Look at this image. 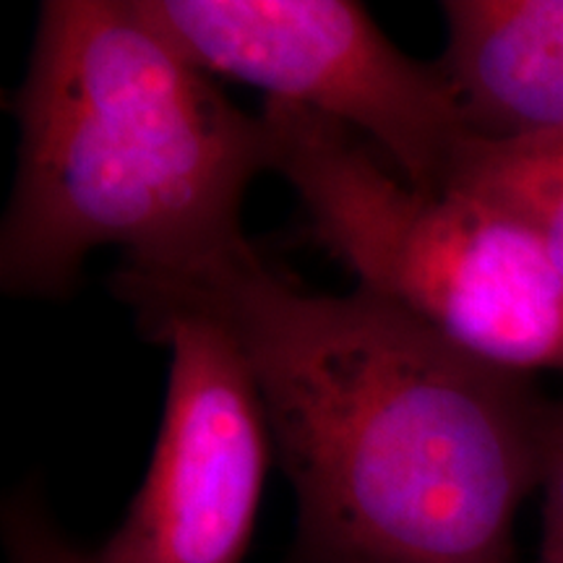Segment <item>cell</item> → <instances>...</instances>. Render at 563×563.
<instances>
[{
  "label": "cell",
  "mask_w": 563,
  "mask_h": 563,
  "mask_svg": "<svg viewBox=\"0 0 563 563\" xmlns=\"http://www.w3.org/2000/svg\"><path fill=\"white\" fill-rule=\"evenodd\" d=\"M133 311L207 316L262 391L298 496V563H514L561 407L363 287L313 295L245 249L178 277L121 269Z\"/></svg>",
  "instance_id": "6da1fadb"
},
{
  "label": "cell",
  "mask_w": 563,
  "mask_h": 563,
  "mask_svg": "<svg viewBox=\"0 0 563 563\" xmlns=\"http://www.w3.org/2000/svg\"><path fill=\"white\" fill-rule=\"evenodd\" d=\"M19 165L0 232V285L63 298L97 249L178 277L251 245L241 209L272 170L264 115L141 16L136 0H47L13 91Z\"/></svg>",
  "instance_id": "7a4b0ae2"
},
{
  "label": "cell",
  "mask_w": 563,
  "mask_h": 563,
  "mask_svg": "<svg viewBox=\"0 0 563 563\" xmlns=\"http://www.w3.org/2000/svg\"><path fill=\"white\" fill-rule=\"evenodd\" d=\"M272 170L363 290L504 371H563V277L540 238L473 194L420 191L347 125L264 100Z\"/></svg>",
  "instance_id": "3957f363"
},
{
  "label": "cell",
  "mask_w": 563,
  "mask_h": 563,
  "mask_svg": "<svg viewBox=\"0 0 563 563\" xmlns=\"http://www.w3.org/2000/svg\"><path fill=\"white\" fill-rule=\"evenodd\" d=\"M150 24L209 76L347 125L410 186L441 191L467 136L439 63L399 51L352 0H136Z\"/></svg>",
  "instance_id": "277c9868"
},
{
  "label": "cell",
  "mask_w": 563,
  "mask_h": 563,
  "mask_svg": "<svg viewBox=\"0 0 563 563\" xmlns=\"http://www.w3.org/2000/svg\"><path fill=\"white\" fill-rule=\"evenodd\" d=\"M170 350V378L144 483L97 563H243L272 460V426L249 361L207 316L136 311Z\"/></svg>",
  "instance_id": "5b68a950"
},
{
  "label": "cell",
  "mask_w": 563,
  "mask_h": 563,
  "mask_svg": "<svg viewBox=\"0 0 563 563\" xmlns=\"http://www.w3.org/2000/svg\"><path fill=\"white\" fill-rule=\"evenodd\" d=\"M441 66L470 136L563 125V0H449Z\"/></svg>",
  "instance_id": "8992f818"
},
{
  "label": "cell",
  "mask_w": 563,
  "mask_h": 563,
  "mask_svg": "<svg viewBox=\"0 0 563 563\" xmlns=\"http://www.w3.org/2000/svg\"><path fill=\"white\" fill-rule=\"evenodd\" d=\"M443 188L473 194L525 222L563 277V125L514 139L467 133Z\"/></svg>",
  "instance_id": "52a82bcc"
},
{
  "label": "cell",
  "mask_w": 563,
  "mask_h": 563,
  "mask_svg": "<svg viewBox=\"0 0 563 563\" xmlns=\"http://www.w3.org/2000/svg\"><path fill=\"white\" fill-rule=\"evenodd\" d=\"M3 540L9 563H97L95 553L84 551L55 527L32 493H19L5 506Z\"/></svg>",
  "instance_id": "ba28073f"
},
{
  "label": "cell",
  "mask_w": 563,
  "mask_h": 563,
  "mask_svg": "<svg viewBox=\"0 0 563 563\" xmlns=\"http://www.w3.org/2000/svg\"><path fill=\"white\" fill-rule=\"evenodd\" d=\"M543 543L538 563H563V407L543 477Z\"/></svg>",
  "instance_id": "9c48e42d"
}]
</instances>
